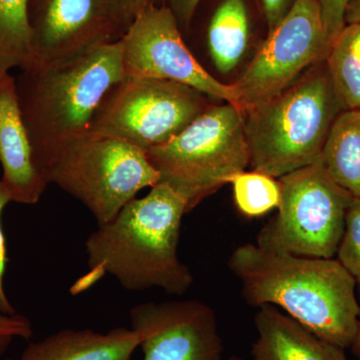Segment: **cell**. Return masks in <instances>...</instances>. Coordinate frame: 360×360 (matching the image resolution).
I'll return each instance as SVG.
<instances>
[{
    "instance_id": "cell-1",
    "label": "cell",
    "mask_w": 360,
    "mask_h": 360,
    "mask_svg": "<svg viewBox=\"0 0 360 360\" xmlns=\"http://www.w3.org/2000/svg\"><path fill=\"white\" fill-rule=\"evenodd\" d=\"M229 267L251 307H279L322 340L352 347L360 317L356 283L336 258L298 257L246 243L232 252Z\"/></svg>"
},
{
    "instance_id": "cell-8",
    "label": "cell",
    "mask_w": 360,
    "mask_h": 360,
    "mask_svg": "<svg viewBox=\"0 0 360 360\" xmlns=\"http://www.w3.org/2000/svg\"><path fill=\"white\" fill-rule=\"evenodd\" d=\"M207 97L169 80L125 77L104 97L89 134L120 139L148 153L202 115L210 106Z\"/></svg>"
},
{
    "instance_id": "cell-29",
    "label": "cell",
    "mask_w": 360,
    "mask_h": 360,
    "mask_svg": "<svg viewBox=\"0 0 360 360\" xmlns=\"http://www.w3.org/2000/svg\"><path fill=\"white\" fill-rule=\"evenodd\" d=\"M350 349H352V354H354L357 359H360V317L356 336H355L354 343H352V347H350Z\"/></svg>"
},
{
    "instance_id": "cell-16",
    "label": "cell",
    "mask_w": 360,
    "mask_h": 360,
    "mask_svg": "<svg viewBox=\"0 0 360 360\" xmlns=\"http://www.w3.org/2000/svg\"><path fill=\"white\" fill-rule=\"evenodd\" d=\"M321 158L331 179L360 198V110H345L338 116Z\"/></svg>"
},
{
    "instance_id": "cell-4",
    "label": "cell",
    "mask_w": 360,
    "mask_h": 360,
    "mask_svg": "<svg viewBox=\"0 0 360 360\" xmlns=\"http://www.w3.org/2000/svg\"><path fill=\"white\" fill-rule=\"evenodd\" d=\"M342 111L322 61L281 94L241 111L250 165L274 179L312 165Z\"/></svg>"
},
{
    "instance_id": "cell-22",
    "label": "cell",
    "mask_w": 360,
    "mask_h": 360,
    "mask_svg": "<svg viewBox=\"0 0 360 360\" xmlns=\"http://www.w3.org/2000/svg\"><path fill=\"white\" fill-rule=\"evenodd\" d=\"M32 335V324L27 317L0 314V357L6 354L14 338L28 340Z\"/></svg>"
},
{
    "instance_id": "cell-20",
    "label": "cell",
    "mask_w": 360,
    "mask_h": 360,
    "mask_svg": "<svg viewBox=\"0 0 360 360\" xmlns=\"http://www.w3.org/2000/svg\"><path fill=\"white\" fill-rule=\"evenodd\" d=\"M231 184L236 207L246 217H262L281 205V184L269 175L245 170L233 176Z\"/></svg>"
},
{
    "instance_id": "cell-25",
    "label": "cell",
    "mask_w": 360,
    "mask_h": 360,
    "mask_svg": "<svg viewBox=\"0 0 360 360\" xmlns=\"http://www.w3.org/2000/svg\"><path fill=\"white\" fill-rule=\"evenodd\" d=\"M156 0H111L117 25L124 35L127 28Z\"/></svg>"
},
{
    "instance_id": "cell-19",
    "label": "cell",
    "mask_w": 360,
    "mask_h": 360,
    "mask_svg": "<svg viewBox=\"0 0 360 360\" xmlns=\"http://www.w3.org/2000/svg\"><path fill=\"white\" fill-rule=\"evenodd\" d=\"M30 0H0V71L27 68L32 63Z\"/></svg>"
},
{
    "instance_id": "cell-23",
    "label": "cell",
    "mask_w": 360,
    "mask_h": 360,
    "mask_svg": "<svg viewBox=\"0 0 360 360\" xmlns=\"http://www.w3.org/2000/svg\"><path fill=\"white\" fill-rule=\"evenodd\" d=\"M9 202H11V195L7 193L6 187L0 179V314L13 315L16 314V309L9 302L4 285V277L7 264V250L6 238L2 231L1 214L4 207Z\"/></svg>"
},
{
    "instance_id": "cell-18",
    "label": "cell",
    "mask_w": 360,
    "mask_h": 360,
    "mask_svg": "<svg viewBox=\"0 0 360 360\" xmlns=\"http://www.w3.org/2000/svg\"><path fill=\"white\" fill-rule=\"evenodd\" d=\"M329 77L345 110H360V25H347L326 59Z\"/></svg>"
},
{
    "instance_id": "cell-27",
    "label": "cell",
    "mask_w": 360,
    "mask_h": 360,
    "mask_svg": "<svg viewBox=\"0 0 360 360\" xmlns=\"http://www.w3.org/2000/svg\"><path fill=\"white\" fill-rule=\"evenodd\" d=\"M295 0H262L269 32L276 27L292 6Z\"/></svg>"
},
{
    "instance_id": "cell-15",
    "label": "cell",
    "mask_w": 360,
    "mask_h": 360,
    "mask_svg": "<svg viewBox=\"0 0 360 360\" xmlns=\"http://www.w3.org/2000/svg\"><path fill=\"white\" fill-rule=\"evenodd\" d=\"M139 347L132 328H115L106 333L92 329H63L32 342L20 360H131Z\"/></svg>"
},
{
    "instance_id": "cell-13",
    "label": "cell",
    "mask_w": 360,
    "mask_h": 360,
    "mask_svg": "<svg viewBox=\"0 0 360 360\" xmlns=\"http://www.w3.org/2000/svg\"><path fill=\"white\" fill-rule=\"evenodd\" d=\"M1 181L13 202L35 205L49 186L37 167L16 92L15 77L0 71Z\"/></svg>"
},
{
    "instance_id": "cell-26",
    "label": "cell",
    "mask_w": 360,
    "mask_h": 360,
    "mask_svg": "<svg viewBox=\"0 0 360 360\" xmlns=\"http://www.w3.org/2000/svg\"><path fill=\"white\" fill-rule=\"evenodd\" d=\"M200 2L201 0H163L160 6H167L172 11L182 32L191 25Z\"/></svg>"
},
{
    "instance_id": "cell-30",
    "label": "cell",
    "mask_w": 360,
    "mask_h": 360,
    "mask_svg": "<svg viewBox=\"0 0 360 360\" xmlns=\"http://www.w3.org/2000/svg\"><path fill=\"white\" fill-rule=\"evenodd\" d=\"M226 360H243V359H239V357L233 356V357H231V359H229Z\"/></svg>"
},
{
    "instance_id": "cell-2",
    "label": "cell",
    "mask_w": 360,
    "mask_h": 360,
    "mask_svg": "<svg viewBox=\"0 0 360 360\" xmlns=\"http://www.w3.org/2000/svg\"><path fill=\"white\" fill-rule=\"evenodd\" d=\"M186 213V201L162 182L143 198L130 200L86 239L89 281L108 274L124 290L158 288L168 295H184L194 279L179 257Z\"/></svg>"
},
{
    "instance_id": "cell-9",
    "label": "cell",
    "mask_w": 360,
    "mask_h": 360,
    "mask_svg": "<svg viewBox=\"0 0 360 360\" xmlns=\"http://www.w3.org/2000/svg\"><path fill=\"white\" fill-rule=\"evenodd\" d=\"M333 41L316 0H295L243 75L231 84L236 106L243 111L281 94L305 68L326 60Z\"/></svg>"
},
{
    "instance_id": "cell-3",
    "label": "cell",
    "mask_w": 360,
    "mask_h": 360,
    "mask_svg": "<svg viewBox=\"0 0 360 360\" xmlns=\"http://www.w3.org/2000/svg\"><path fill=\"white\" fill-rule=\"evenodd\" d=\"M124 77L120 40L68 60L20 70L18 103L41 174L59 146L89 134L104 97Z\"/></svg>"
},
{
    "instance_id": "cell-24",
    "label": "cell",
    "mask_w": 360,
    "mask_h": 360,
    "mask_svg": "<svg viewBox=\"0 0 360 360\" xmlns=\"http://www.w3.org/2000/svg\"><path fill=\"white\" fill-rule=\"evenodd\" d=\"M348 0H316L322 20L331 39H335L345 26V9Z\"/></svg>"
},
{
    "instance_id": "cell-12",
    "label": "cell",
    "mask_w": 360,
    "mask_h": 360,
    "mask_svg": "<svg viewBox=\"0 0 360 360\" xmlns=\"http://www.w3.org/2000/svg\"><path fill=\"white\" fill-rule=\"evenodd\" d=\"M130 321L143 360H222L217 315L200 300L141 303Z\"/></svg>"
},
{
    "instance_id": "cell-31",
    "label": "cell",
    "mask_w": 360,
    "mask_h": 360,
    "mask_svg": "<svg viewBox=\"0 0 360 360\" xmlns=\"http://www.w3.org/2000/svg\"><path fill=\"white\" fill-rule=\"evenodd\" d=\"M6 360H14V359H6ZM18 360H20V359H18Z\"/></svg>"
},
{
    "instance_id": "cell-6",
    "label": "cell",
    "mask_w": 360,
    "mask_h": 360,
    "mask_svg": "<svg viewBox=\"0 0 360 360\" xmlns=\"http://www.w3.org/2000/svg\"><path fill=\"white\" fill-rule=\"evenodd\" d=\"M54 184L84 203L97 225L115 219L136 194L160 182L141 149L112 137L85 134L59 146L42 167Z\"/></svg>"
},
{
    "instance_id": "cell-5",
    "label": "cell",
    "mask_w": 360,
    "mask_h": 360,
    "mask_svg": "<svg viewBox=\"0 0 360 360\" xmlns=\"http://www.w3.org/2000/svg\"><path fill=\"white\" fill-rule=\"evenodd\" d=\"M146 153L160 182L182 196L191 212L250 165L243 112L231 103L210 105L172 141Z\"/></svg>"
},
{
    "instance_id": "cell-11",
    "label": "cell",
    "mask_w": 360,
    "mask_h": 360,
    "mask_svg": "<svg viewBox=\"0 0 360 360\" xmlns=\"http://www.w3.org/2000/svg\"><path fill=\"white\" fill-rule=\"evenodd\" d=\"M28 15L30 65L68 60L123 37L111 0H30Z\"/></svg>"
},
{
    "instance_id": "cell-14",
    "label": "cell",
    "mask_w": 360,
    "mask_h": 360,
    "mask_svg": "<svg viewBox=\"0 0 360 360\" xmlns=\"http://www.w3.org/2000/svg\"><path fill=\"white\" fill-rule=\"evenodd\" d=\"M258 309L252 360H348L343 348L315 335L274 305Z\"/></svg>"
},
{
    "instance_id": "cell-7",
    "label": "cell",
    "mask_w": 360,
    "mask_h": 360,
    "mask_svg": "<svg viewBox=\"0 0 360 360\" xmlns=\"http://www.w3.org/2000/svg\"><path fill=\"white\" fill-rule=\"evenodd\" d=\"M279 184L278 213L259 232L257 245L298 257L335 258L354 196L331 179L321 158Z\"/></svg>"
},
{
    "instance_id": "cell-28",
    "label": "cell",
    "mask_w": 360,
    "mask_h": 360,
    "mask_svg": "<svg viewBox=\"0 0 360 360\" xmlns=\"http://www.w3.org/2000/svg\"><path fill=\"white\" fill-rule=\"evenodd\" d=\"M345 20V25H360V0H348Z\"/></svg>"
},
{
    "instance_id": "cell-10",
    "label": "cell",
    "mask_w": 360,
    "mask_h": 360,
    "mask_svg": "<svg viewBox=\"0 0 360 360\" xmlns=\"http://www.w3.org/2000/svg\"><path fill=\"white\" fill-rule=\"evenodd\" d=\"M120 41L125 77L169 80L236 106L232 85L222 84L203 68L187 46L168 7L149 6Z\"/></svg>"
},
{
    "instance_id": "cell-21",
    "label": "cell",
    "mask_w": 360,
    "mask_h": 360,
    "mask_svg": "<svg viewBox=\"0 0 360 360\" xmlns=\"http://www.w3.org/2000/svg\"><path fill=\"white\" fill-rule=\"evenodd\" d=\"M335 257L360 290V198H352L348 206L345 232Z\"/></svg>"
},
{
    "instance_id": "cell-17",
    "label": "cell",
    "mask_w": 360,
    "mask_h": 360,
    "mask_svg": "<svg viewBox=\"0 0 360 360\" xmlns=\"http://www.w3.org/2000/svg\"><path fill=\"white\" fill-rule=\"evenodd\" d=\"M250 41V20L243 0H225L213 13L206 42L213 65L220 73L233 70Z\"/></svg>"
}]
</instances>
